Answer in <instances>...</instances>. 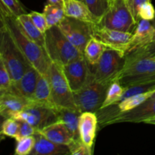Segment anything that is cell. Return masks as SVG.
Returning <instances> with one entry per match:
<instances>
[{"label": "cell", "instance_id": "45", "mask_svg": "<svg viewBox=\"0 0 155 155\" xmlns=\"http://www.w3.org/2000/svg\"><path fill=\"white\" fill-rule=\"evenodd\" d=\"M150 98H151V99H155V92L152 94V95H151V96L150 97Z\"/></svg>", "mask_w": 155, "mask_h": 155}, {"label": "cell", "instance_id": "11", "mask_svg": "<svg viewBox=\"0 0 155 155\" xmlns=\"http://www.w3.org/2000/svg\"><path fill=\"white\" fill-rule=\"evenodd\" d=\"M155 117V99L148 98L138 107L128 110L115 114L99 122L101 127L119 123H145Z\"/></svg>", "mask_w": 155, "mask_h": 155}, {"label": "cell", "instance_id": "10", "mask_svg": "<svg viewBox=\"0 0 155 155\" xmlns=\"http://www.w3.org/2000/svg\"><path fill=\"white\" fill-rule=\"evenodd\" d=\"M58 27L68 40L83 53L86 44L92 38V24L65 17Z\"/></svg>", "mask_w": 155, "mask_h": 155}, {"label": "cell", "instance_id": "38", "mask_svg": "<svg viewBox=\"0 0 155 155\" xmlns=\"http://www.w3.org/2000/svg\"><path fill=\"white\" fill-rule=\"evenodd\" d=\"M48 3L52 5H55L61 6V7L64 8V0H48Z\"/></svg>", "mask_w": 155, "mask_h": 155}, {"label": "cell", "instance_id": "21", "mask_svg": "<svg viewBox=\"0 0 155 155\" xmlns=\"http://www.w3.org/2000/svg\"><path fill=\"white\" fill-rule=\"evenodd\" d=\"M154 30V24H151L150 21L141 19L133 33L127 54L151 42Z\"/></svg>", "mask_w": 155, "mask_h": 155}, {"label": "cell", "instance_id": "4", "mask_svg": "<svg viewBox=\"0 0 155 155\" xmlns=\"http://www.w3.org/2000/svg\"><path fill=\"white\" fill-rule=\"evenodd\" d=\"M98 25L133 33L137 23L133 18L126 0H111L108 9L100 20Z\"/></svg>", "mask_w": 155, "mask_h": 155}, {"label": "cell", "instance_id": "34", "mask_svg": "<svg viewBox=\"0 0 155 155\" xmlns=\"http://www.w3.org/2000/svg\"><path fill=\"white\" fill-rule=\"evenodd\" d=\"M12 80L10 74L0 56V86L8 90L12 84Z\"/></svg>", "mask_w": 155, "mask_h": 155}, {"label": "cell", "instance_id": "24", "mask_svg": "<svg viewBox=\"0 0 155 155\" xmlns=\"http://www.w3.org/2000/svg\"><path fill=\"white\" fill-rule=\"evenodd\" d=\"M105 48V46L101 42L94 37L89 39L83 51L84 58L89 66L94 68L98 64Z\"/></svg>", "mask_w": 155, "mask_h": 155}, {"label": "cell", "instance_id": "23", "mask_svg": "<svg viewBox=\"0 0 155 155\" xmlns=\"http://www.w3.org/2000/svg\"><path fill=\"white\" fill-rule=\"evenodd\" d=\"M33 100L42 104L55 107L51 103V90L48 76L39 73Z\"/></svg>", "mask_w": 155, "mask_h": 155}, {"label": "cell", "instance_id": "35", "mask_svg": "<svg viewBox=\"0 0 155 155\" xmlns=\"http://www.w3.org/2000/svg\"><path fill=\"white\" fill-rule=\"evenodd\" d=\"M128 5L129 9H130V12H131L132 15H133V18L137 23L140 21L139 17V12L140 10L141 7L145 3L150 2L151 0H126Z\"/></svg>", "mask_w": 155, "mask_h": 155}, {"label": "cell", "instance_id": "46", "mask_svg": "<svg viewBox=\"0 0 155 155\" xmlns=\"http://www.w3.org/2000/svg\"><path fill=\"white\" fill-rule=\"evenodd\" d=\"M80 1H83V2H84V0H80Z\"/></svg>", "mask_w": 155, "mask_h": 155}, {"label": "cell", "instance_id": "33", "mask_svg": "<svg viewBox=\"0 0 155 155\" xmlns=\"http://www.w3.org/2000/svg\"><path fill=\"white\" fill-rule=\"evenodd\" d=\"M29 16L31 18L33 24L36 25V27L42 33H45L49 29L48 23H47L43 13H39V12H31L30 13H29Z\"/></svg>", "mask_w": 155, "mask_h": 155}, {"label": "cell", "instance_id": "47", "mask_svg": "<svg viewBox=\"0 0 155 155\" xmlns=\"http://www.w3.org/2000/svg\"><path fill=\"white\" fill-rule=\"evenodd\" d=\"M154 58H155V56H154Z\"/></svg>", "mask_w": 155, "mask_h": 155}, {"label": "cell", "instance_id": "18", "mask_svg": "<svg viewBox=\"0 0 155 155\" xmlns=\"http://www.w3.org/2000/svg\"><path fill=\"white\" fill-rule=\"evenodd\" d=\"M57 121L61 122L70 133L72 136L74 140L80 139L79 134V120L81 112L78 109L69 108V107H54Z\"/></svg>", "mask_w": 155, "mask_h": 155}, {"label": "cell", "instance_id": "44", "mask_svg": "<svg viewBox=\"0 0 155 155\" xmlns=\"http://www.w3.org/2000/svg\"><path fill=\"white\" fill-rule=\"evenodd\" d=\"M154 33H153L152 35V39H151V42H154L155 41V23H154Z\"/></svg>", "mask_w": 155, "mask_h": 155}, {"label": "cell", "instance_id": "17", "mask_svg": "<svg viewBox=\"0 0 155 155\" xmlns=\"http://www.w3.org/2000/svg\"><path fill=\"white\" fill-rule=\"evenodd\" d=\"M65 16L80 20L90 24H97L98 21L88 6L80 0H64Z\"/></svg>", "mask_w": 155, "mask_h": 155}, {"label": "cell", "instance_id": "43", "mask_svg": "<svg viewBox=\"0 0 155 155\" xmlns=\"http://www.w3.org/2000/svg\"><path fill=\"white\" fill-rule=\"evenodd\" d=\"M8 89H5V88H2V87H1V86H0V95L5 93V92H8Z\"/></svg>", "mask_w": 155, "mask_h": 155}, {"label": "cell", "instance_id": "31", "mask_svg": "<svg viewBox=\"0 0 155 155\" xmlns=\"http://www.w3.org/2000/svg\"><path fill=\"white\" fill-rule=\"evenodd\" d=\"M0 2L8 10V12L15 17L26 13L24 6L19 0H0Z\"/></svg>", "mask_w": 155, "mask_h": 155}, {"label": "cell", "instance_id": "13", "mask_svg": "<svg viewBox=\"0 0 155 155\" xmlns=\"http://www.w3.org/2000/svg\"><path fill=\"white\" fill-rule=\"evenodd\" d=\"M155 74V58L125 57V62L115 80L124 77H136Z\"/></svg>", "mask_w": 155, "mask_h": 155}, {"label": "cell", "instance_id": "39", "mask_svg": "<svg viewBox=\"0 0 155 155\" xmlns=\"http://www.w3.org/2000/svg\"><path fill=\"white\" fill-rule=\"evenodd\" d=\"M8 117H6L3 114L0 113V133H2V127L3 124H4L5 120L7 119Z\"/></svg>", "mask_w": 155, "mask_h": 155}, {"label": "cell", "instance_id": "29", "mask_svg": "<svg viewBox=\"0 0 155 155\" xmlns=\"http://www.w3.org/2000/svg\"><path fill=\"white\" fill-rule=\"evenodd\" d=\"M19 133V123L17 120L8 117L5 120L2 127V133L5 136L16 139Z\"/></svg>", "mask_w": 155, "mask_h": 155}, {"label": "cell", "instance_id": "3", "mask_svg": "<svg viewBox=\"0 0 155 155\" xmlns=\"http://www.w3.org/2000/svg\"><path fill=\"white\" fill-rule=\"evenodd\" d=\"M0 56L10 74L12 82L19 80L31 67L5 25L0 30Z\"/></svg>", "mask_w": 155, "mask_h": 155}, {"label": "cell", "instance_id": "42", "mask_svg": "<svg viewBox=\"0 0 155 155\" xmlns=\"http://www.w3.org/2000/svg\"><path fill=\"white\" fill-rule=\"evenodd\" d=\"M5 139V136L2 133H0V143H1L2 141H4Z\"/></svg>", "mask_w": 155, "mask_h": 155}, {"label": "cell", "instance_id": "2", "mask_svg": "<svg viewBox=\"0 0 155 155\" xmlns=\"http://www.w3.org/2000/svg\"><path fill=\"white\" fill-rule=\"evenodd\" d=\"M45 50L51 61L61 67L84 56L58 26L50 27L45 33Z\"/></svg>", "mask_w": 155, "mask_h": 155}, {"label": "cell", "instance_id": "27", "mask_svg": "<svg viewBox=\"0 0 155 155\" xmlns=\"http://www.w3.org/2000/svg\"><path fill=\"white\" fill-rule=\"evenodd\" d=\"M110 2L111 0H84V2L98 21V24L108 9Z\"/></svg>", "mask_w": 155, "mask_h": 155}, {"label": "cell", "instance_id": "14", "mask_svg": "<svg viewBox=\"0 0 155 155\" xmlns=\"http://www.w3.org/2000/svg\"><path fill=\"white\" fill-rule=\"evenodd\" d=\"M39 74V71L31 66L19 80L12 83L8 92L27 99L33 100Z\"/></svg>", "mask_w": 155, "mask_h": 155}, {"label": "cell", "instance_id": "6", "mask_svg": "<svg viewBox=\"0 0 155 155\" xmlns=\"http://www.w3.org/2000/svg\"><path fill=\"white\" fill-rule=\"evenodd\" d=\"M108 86L96 81L94 75L86 85L74 94V98L77 108L81 111L96 113L101 109L104 101Z\"/></svg>", "mask_w": 155, "mask_h": 155}, {"label": "cell", "instance_id": "41", "mask_svg": "<svg viewBox=\"0 0 155 155\" xmlns=\"http://www.w3.org/2000/svg\"><path fill=\"white\" fill-rule=\"evenodd\" d=\"M4 26H5V24H4V22H3L1 14H0V30H1V29L2 28V27H4Z\"/></svg>", "mask_w": 155, "mask_h": 155}, {"label": "cell", "instance_id": "20", "mask_svg": "<svg viewBox=\"0 0 155 155\" xmlns=\"http://www.w3.org/2000/svg\"><path fill=\"white\" fill-rule=\"evenodd\" d=\"M36 131L43 135L48 140L58 145L69 146L74 140L67 127L60 121H56Z\"/></svg>", "mask_w": 155, "mask_h": 155}, {"label": "cell", "instance_id": "5", "mask_svg": "<svg viewBox=\"0 0 155 155\" xmlns=\"http://www.w3.org/2000/svg\"><path fill=\"white\" fill-rule=\"evenodd\" d=\"M47 76L51 86V103L53 105L78 109L74 101V94L62 71L61 67L51 61Z\"/></svg>", "mask_w": 155, "mask_h": 155}, {"label": "cell", "instance_id": "16", "mask_svg": "<svg viewBox=\"0 0 155 155\" xmlns=\"http://www.w3.org/2000/svg\"><path fill=\"white\" fill-rule=\"evenodd\" d=\"M35 145L30 154L33 155H68L71 154L69 147L58 145L48 140L36 131L34 134Z\"/></svg>", "mask_w": 155, "mask_h": 155}, {"label": "cell", "instance_id": "9", "mask_svg": "<svg viewBox=\"0 0 155 155\" xmlns=\"http://www.w3.org/2000/svg\"><path fill=\"white\" fill-rule=\"evenodd\" d=\"M133 33L109 29L98 24H92V37L103 44L105 48L114 49L127 55Z\"/></svg>", "mask_w": 155, "mask_h": 155}, {"label": "cell", "instance_id": "36", "mask_svg": "<svg viewBox=\"0 0 155 155\" xmlns=\"http://www.w3.org/2000/svg\"><path fill=\"white\" fill-rule=\"evenodd\" d=\"M139 19L147 20V21H153L155 18V10L151 1L145 3L141 7L139 12Z\"/></svg>", "mask_w": 155, "mask_h": 155}, {"label": "cell", "instance_id": "12", "mask_svg": "<svg viewBox=\"0 0 155 155\" xmlns=\"http://www.w3.org/2000/svg\"><path fill=\"white\" fill-rule=\"evenodd\" d=\"M61 69L73 92L83 88L93 75L84 56L64 65Z\"/></svg>", "mask_w": 155, "mask_h": 155}, {"label": "cell", "instance_id": "15", "mask_svg": "<svg viewBox=\"0 0 155 155\" xmlns=\"http://www.w3.org/2000/svg\"><path fill=\"white\" fill-rule=\"evenodd\" d=\"M98 116L95 112L81 113L79 120V134L82 142L92 148L98 126Z\"/></svg>", "mask_w": 155, "mask_h": 155}, {"label": "cell", "instance_id": "1", "mask_svg": "<svg viewBox=\"0 0 155 155\" xmlns=\"http://www.w3.org/2000/svg\"><path fill=\"white\" fill-rule=\"evenodd\" d=\"M0 14L12 39L29 63L40 74H48L51 60L45 48L31 40L21 29L16 17L11 14L0 2Z\"/></svg>", "mask_w": 155, "mask_h": 155}, {"label": "cell", "instance_id": "8", "mask_svg": "<svg viewBox=\"0 0 155 155\" xmlns=\"http://www.w3.org/2000/svg\"><path fill=\"white\" fill-rule=\"evenodd\" d=\"M11 117L22 120L40 130L46 126L57 121L54 107L42 104L33 100L23 110L14 114Z\"/></svg>", "mask_w": 155, "mask_h": 155}, {"label": "cell", "instance_id": "7", "mask_svg": "<svg viewBox=\"0 0 155 155\" xmlns=\"http://www.w3.org/2000/svg\"><path fill=\"white\" fill-rule=\"evenodd\" d=\"M125 57L118 51L106 48L98 61L94 67V78L102 84L109 86L115 80L118 74L122 69L125 62Z\"/></svg>", "mask_w": 155, "mask_h": 155}, {"label": "cell", "instance_id": "25", "mask_svg": "<svg viewBox=\"0 0 155 155\" xmlns=\"http://www.w3.org/2000/svg\"><path fill=\"white\" fill-rule=\"evenodd\" d=\"M124 90L125 88L117 80H114L112 83H110L106 91L105 98L101 105V109L106 108L110 106L118 104L122 99Z\"/></svg>", "mask_w": 155, "mask_h": 155}, {"label": "cell", "instance_id": "22", "mask_svg": "<svg viewBox=\"0 0 155 155\" xmlns=\"http://www.w3.org/2000/svg\"><path fill=\"white\" fill-rule=\"evenodd\" d=\"M16 18L24 33L31 40L34 41L36 43L45 48V33H42L36 27L29 16V14H22L16 17Z\"/></svg>", "mask_w": 155, "mask_h": 155}, {"label": "cell", "instance_id": "30", "mask_svg": "<svg viewBox=\"0 0 155 155\" xmlns=\"http://www.w3.org/2000/svg\"><path fill=\"white\" fill-rule=\"evenodd\" d=\"M126 56L132 58L154 57L155 56V41L151 42L144 46L140 47L136 50L127 54Z\"/></svg>", "mask_w": 155, "mask_h": 155}, {"label": "cell", "instance_id": "26", "mask_svg": "<svg viewBox=\"0 0 155 155\" xmlns=\"http://www.w3.org/2000/svg\"><path fill=\"white\" fill-rule=\"evenodd\" d=\"M43 14L45 17L48 27L58 26L65 18L64 9L63 7L48 3L45 5L43 10Z\"/></svg>", "mask_w": 155, "mask_h": 155}, {"label": "cell", "instance_id": "19", "mask_svg": "<svg viewBox=\"0 0 155 155\" xmlns=\"http://www.w3.org/2000/svg\"><path fill=\"white\" fill-rule=\"evenodd\" d=\"M32 101L8 91L0 95V113L11 117L14 114L24 110Z\"/></svg>", "mask_w": 155, "mask_h": 155}, {"label": "cell", "instance_id": "28", "mask_svg": "<svg viewBox=\"0 0 155 155\" xmlns=\"http://www.w3.org/2000/svg\"><path fill=\"white\" fill-rule=\"evenodd\" d=\"M15 154L16 155L30 154L35 145L34 136H27L17 139Z\"/></svg>", "mask_w": 155, "mask_h": 155}, {"label": "cell", "instance_id": "37", "mask_svg": "<svg viewBox=\"0 0 155 155\" xmlns=\"http://www.w3.org/2000/svg\"><path fill=\"white\" fill-rule=\"evenodd\" d=\"M17 120L19 123V133H18V136L16 140L21 139V138L34 136L36 130L33 126L22 120Z\"/></svg>", "mask_w": 155, "mask_h": 155}, {"label": "cell", "instance_id": "40", "mask_svg": "<svg viewBox=\"0 0 155 155\" xmlns=\"http://www.w3.org/2000/svg\"><path fill=\"white\" fill-rule=\"evenodd\" d=\"M145 124H152V125H155V117L152 118V119L148 120L145 121Z\"/></svg>", "mask_w": 155, "mask_h": 155}, {"label": "cell", "instance_id": "32", "mask_svg": "<svg viewBox=\"0 0 155 155\" xmlns=\"http://www.w3.org/2000/svg\"><path fill=\"white\" fill-rule=\"evenodd\" d=\"M68 147H69L71 154L72 155L92 154V148H89L87 145H85L80 139L74 140Z\"/></svg>", "mask_w": 155, "mask_h": 155}]
</instances>
